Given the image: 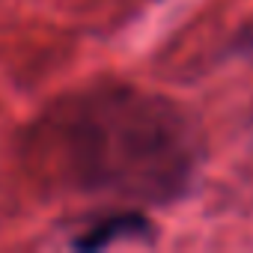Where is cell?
Returning <instances> with one entry per match:
<instances>
[{"label":"cell","mask_w":253,"mask_h":253,"mask_svg":"<svg viewBox=\"0 0 253 253\" xmlns=\"http://www.w3.org/2000/svg\"><path fill=\"white\" fill-rule=\"evenodd\" d=\"M81 188L170 194L191 173V131L167 101L131 89L78 98L54 122Z\"/></svg>","instance_id":"obj_1"},{"label":"cell","mask_w":253,"mask_h":253,"mask_svg":"<svg viewBox=\"0 0 253 253\" xmlns=\"http://www.w3.org/2000/svg\"><path fill=\"white\" fill-rule=\"evenodd\" d=\"M149 229L146 217L137 214V211H128V214H113L107 220H101L98 226H92L86 235H81L75 241V247L81 250H98V247H107L110 241L116 238H128V235H143Z\"/></svg>","instance_id":"obj_2"}]
</instances>
